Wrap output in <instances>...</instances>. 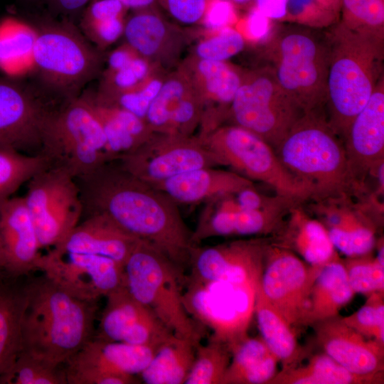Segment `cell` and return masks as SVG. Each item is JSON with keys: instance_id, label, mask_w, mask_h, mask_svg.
I'll use <instances>...</instances> for the list:
<instances>
[{"instance_id": "6da1fadb", "label": "cell", "mask_w": 384, "mask_h": 384, "mask_svg": "<svg viewBox=\"0 0 384 384\" xmlns=\"http://www.w3.org/2000/svg\"><path fill=\"white\" fill-rule=\"evenodd\" d=\"M75 180L82 204V219L103 215L159 250L182 272L189 265L194 247L192 231L178 205L166 194L124 170L116 161Z\"/></svg>"}, {"instance_id": "7a4b0ae2", "label": "cell", "mask_w": 384, "mask_h": 384, "mask_svg": "<svg viewBox=\"0 0 384 384\" xmlns=\"http://www.w3.org/2000/svg\"><path fill=\"white\" fill-rule=\"evenodd\" d=\"M28 277L21 351L65 364L93 338L97 302L73 296L45 274Z\"/></svg>"}, {"instance_id": "3957f363", "label": "cell", "mask_w": 384, "mask_h": 384, "mask_svg": "<svg viewBox=\"0 0 384 384\" xmlns=\"http://www.w3.org/2000/svg\"><path fill=\"white\" fill-rule=\"evenodd\" d=\"M275 152L284 166L311 191V201L356 196L343 141L321 108L304 113Z\"/></svg>"}, {"instance_id": "277c9868", "label": "cell", "mask_w": 384, "mask_h": 384, "mask_svg": "<svg viewBox=\"0 0 384 384\" xmlns=\"http://www.w3.org/2000/svg\"><path fill=\"white\" fill-rule=\"evenodd\" d=\"M326 118L343 141L381 79L382 40L341 25L329 48Z\"/></svg>"}, {"instance_id": "5b68a950", "label": "cell", "mask_w": 384, "mask_h": 384, "mask_svg": "<svg viewBox=\"0 0 384 384\" xmlns=\"http://www.w3.org/2000/svg\"><path fill=\"white\" fill-rule=\"evenodd\" d=\"M126 287L178 337L196 346L205 336L203 325L192 318L183 301V272L165 255L139 240L124 266Z\"/></svg>"}, {"instance_id": "8992f818", "label": "cell", "mask_w": 384, "mask_h": 384, "mask_svg": "<svg viewBox=\"0 0 384 384\" xmlns=\"http://www.w3.org/2000/svg\"><path fill=\"white\" fill-rule=\"evenodd\" d=\"M34 26L33 70L59 104L77 97L100 74L101 51L72 21L46 19Z\"/></svg>"}, {"instance_id": "52a82bcc", "label": "cell", "mask_w": 384, "mask_h": 384, "mask_svg": "<svg viewBox=\"0 0 384 384\" xmlns=\"http://www.w3.org/2000/svg\"><path fill=\"white\" fill-rule=\"evenodd\" d=\"M106 140L89 92L53 106L41 131L40 154L75 178L109 162Z\"/></svg>"}, {"instance_id": "ba28073f", "label": "cell", "mask_w": 384, "mask_h": 384, "mask_svg": "<svg viewBox=\"0 0 384 384\" xmlns=\"http://www.w3.org/2000/svg\"><path fill=\"white\" fill-rule=\"evenodd\" d=\"M198 138L220 166L262 182L297 203L311 200V191L284 166L274 149L252 132L233 124H222Z\"/></svg>"}, {"instance_id": "9c48e42d", "label": "cell", "mask_w": 384, "mask_h": 384, "mask_svg": "<svg viewBox=\"0 0 384 384\" xmlns=\"http://www.w3.org/2000/svg\"><path fill=\"white\" fill-rule=\"evenodd\" d=\"M303 114L283 91L274 72L262 69L242 75L228 119L262 138L275 151Z\"/></svg>"}, {"instance_id": "30bf717a", "label": "cell", "mask_w": 384, "mask_h": 384, "mask_svg": "<svg viewBox=\"0 0 384 384\" xmlns=\"http://www.w3.org/2000/svg\"><path fill=\"white\" fill-rule=\"evenodd\" d=\"M275 78L287 95L304 112L325 105L329 48L311 34L293 31L275 45Z\"/></svg>"}, {"instance_id": "8fae6325", "label": "cell", "mask_w": 384, "mask_h": 384, "mask_svg": "<svg viewBox=\"0 0 384 384\" xmlns=\"http://www.w3.org/2000/svg\"><path fill=\"white\" fill-rule=\"evenodd\" d=\"M260 282H198L186 278L184 304L195 319L213 331L210 338L225 343L230 349L247 336Z\"/></svg>"}, {"instance_id": "7c38bea8", "label": "cell", "mask_w": 384, "mask_h": 384, "mask_svg": "<svg viewBox=\"0 0 384 384\" xmlns=\"http://www.w3.org/2000/svg\"><path fill=\"white\" fill-rule=\"evenodd\" d=\"M27 183L24 200L41 247H53L82 219V204L76 180L60 169L48 166Z\"/></svg>"}, {"instance_id": "4fadbf2b", "label": "cell", "mask_w": 384, "mask_h": 384, "mask_svg": "<svg viewBox=\"0 0 384 384\" xmlns=\"http://www.w3.org/2000/svg\"><path fill=\"white\" fill-rule=\"evenodd\" d=\"M116 161L124 170L150 184L202 167L220 166L215 154L197 136L153 133Z\"/></svg>"}, {"instance_id": "5bb4252c", "label": "cell", "mask_w": 384, "mask_h": 384, "mask_svg": "<svg viewBox=\"0 0 384 384\" xmlns=\"http://www.w3.org/2000/svg\"><path fill=\"white\" fill-rule=\"evenodd\" d=\"M321 267L307 264L287 248L267 243L259 291L292 326L305 325Z\"/></svg>"}, {"instance_id": "9a60e30c", "label": "cell", "mask_w": 384, "mask_h": 384, "mask_svg": "<svg viewBox=\"0 0 384 384\" xmlns=\"http://www.w3.org/2000/svg\"><path fill=\"white\" fill-rule=\"evenodd\" d=\"M159 348L92 338L68 359V384H136Z\"/></svg>"}, {"instance_id": "2e32d148", "label": "cell", "mask_w": 384, "mask_h": 384, "mask_svg": "<svg viewBox=\"0 0 384 384\" xmlns=\"http://www.w3.org/2000/svg\"><path fill=\"white\" fill-rule=\"evenodd\" d=\"M38 270L73 296L97 302L126 287L124 266L112 258L81 253L42 255Z\"/></svg>"}, {"instance_id": "e0dca14e", "label": "cell", "mask_w": 384, "mask_h": 384, "mask_svg": "<svg viewBox=\"0 0 384 384\" xmlns=\"http://www.w3.org/2000/svg\"><path fill=\"white\" fill-rule=\"evenodd\" d=\"M53 106L15 79L0 75V147L40 154L43 124Z\"/></svg>"}, {"instance_id": "ac0fdd59", "label": "cell", "mask_w": 384, "mask_h": 384, "mask_svg": "<svg viewBox=\"0 0 384 384\" xmlns=\"http://www.w3.org/2000/svg\"><path fill=\"white\" fill-rule=\"evenodd\" d=\"M267 242L260 239L240 240L215 246H194L191 252V274L198 282L243 284L260 280Z\"/></svg>"}, {"instance_id": "d6986e66", "label": "cell", "mask_w": 384, "mask_h": 384, "mask_svg": "<svg viewBox=\"0 0 384 384\" xmlns=\"http://www.w3.org/2000/svg\"><path fill=\"white\" fill-rule=\"evenodd\" d=\"M95 329V338L159 348L172 335L156 315L126 287L110 294Z\"/></svg>"}, {"instance_id": "ffe728a7", "label": "cell", "mask_w": 384, "mask_h": 384, "mask_svg": "<svg viewBox=\"0 0 384 384\" xmlns=\"http://www.w3.org/2000/svg\"><path fill=\"white\" fill-rule=\"evenodd\" d=\"M349 171L358 193L384 161V86L378 82L369 100L353 120L343 141Z\"/></svg>"}, {"instance_id": "44dd1931", "label": "cell", "mask_w": 384, "mask_h": 384, "mask_svg": "<svg viewBox=\"0 0 384 384\" xmlns=\"http://www.w3.org/2000/svg\"><path fill=\"white\" fill-rule=\"evenodd\" d=\"M123 36L124 43L140 56L167 72L178 66L191 38L154 7L134 11L125 20Z\"/></svg>"}, {"instance_id": "7402d4cb", "label": "cell", "mask_w": 384, "mask_h": 384, "mask_svg": "<svg viewBox=\"0 0 384 384\" xmlns=\"http://www.w3.org/2000/svg\"><path fill=\"white\" fill-rule=\"evenodd\" d=\"M200 96L203 113L198 137H203L228 119L242 75L225 61L204 60L191 55L178 66Z\"/></svg>"}, {"instance_id": "603a6c76", "label": "cell", "mask_w": 384, "mask_h": 384, "mask_svg": "<svg viewBox=\"0 0 384 384\" xmlns=\"http://www.w3.org/2000/svg\"><path fill=\"white\" fill-rule=\"evenodd\" d=\"M314 324L317 341L325 353L370 383H380L384 345L361 334L338 316Z\"/></svg>"}, {"instance_id": "cb8c5ba5", "label": "cell", "mask_w": 384, "mask_h": 384, "mask_svg": "<svg viewBox=\"0 0 384 384\" xmlns=\"http://www.w3.org/2000/svg\"><path fill=\"white\" fill-rule=\"evenodd\" d=\"M0 237L6 274L20 278L38 270L41 247L24 197H11L0 206Z\"/></svg>"}, {"instance_id": "d4e9b609", "label": "cell", "mask_w": 384, "mask_h": 384, "mask_svg": "<svg viewBox=\"0 0 384 384\" xmlns=\"http://www.w3.org/2000/svg\"><path fill=\"white\" fill-rule=\"evenodd\" d=\"M139 240H141L128 234L107 218L96 215L82 218L65 238L51 250L58 253L72 252L105 256L124 266Z\"/></svg>"}, {"instance_id": "484cf974", "label": "cell", "mask_w": 384, "mask_h": 384, "mask_svg": "<svg viewBox=\"0 0 384 384\" xmlns=\"http://www.w3.org/2000/svg\"><path fill=\"white\" fill-rule=\"evenodd\" d=\"M275 233L274 244L294 250L310 265L320 267L338 257L327 229L308 214L303 203L289 208Z\"/></svg>"}, {"instance_id": "4316f807", "label": "cell", "mask_w": 384, "mask_h": 384, "mask_svg": "<svg viewBox=\"0 0 384 384\" xmlns=\"http://www.w3.org/2000/svg\"><path fill=\"white\" fill-rule=\"evenodd\" d=\"M151 185L177 205H188L206 202L254 184L252 181L234 171L202 167Z\"/></svg>"}, {"instance_id": "83f0119b", "label": "cell", "mask_w": 384, "mask_h": 384, "mask_svg": "<svg viewBox=\"0 0 384 384\" xmlns=\"http://www.w3.org/2000/svg\"><path fill=\"white\" fill-rule=\"evenodd\" d=\"M291 208V207H290ZM290 208L239 211L202 210L192 231L194 246L218 236H248L275 233Z\"/></svg>"}, {"instance_id": "f1b7e54d", "label": "cell", "mask_w": 384, "mask_h": 384, "mask_svg": "<svg viewBox=\"0 0 384 384\" xmlns=\"http://www.w3.org/2000/svg\"><path fill=\"white\" fill-rule=\"evenodd\" d=\"M0 277V383L22 348V323L27 304L26 279Z\"/></svg>"}, {"instance_id": "f546056e", "label": "cell", "mask_w": 384, "mask_h": 384, "mask_svg": "<svg viewBox=\"0 0 384 384\" xmlns=\"http://www.w3.org/2000/svg\"><path fill=\"white\" fill-rule=\"evenodd\" d=\"M89 94L105 137L109 162L135 149L154 133L144 119L121 107L100 103Z\"/></svg>"}, {"instance_id": "4dcf8cb0", "label": "cell", "mask_w": 384, "mask_h": 384, "mask_svg": "<svg viewBox=\"0 0 384 384\" xmlns=\"http://www.w3.org/2000/svg\"><path fill=\"white\" fill-rule=\"evenodd\" d=\"M343 262L337 257L321 266L314 281L305 325L337 316L353 298Z\"/></svg>"}, {"instance_id": "1f68e13d", "label": "cell", "mask_w": 384, "mask_h": 384, "mask_svg": "<svg viewBox=\"0 0 384 384\" xmlns=\"http://www.w3.org/2000/svg\"><path fill=\"white\" fill-rule=\"evenodd\" d=\"M230 351L233 358L222 384L270 383L276 375L279 361L262 338L246 336Z\"/></svg>"}, {"instance_id": "d6a6232c", "label": "cell", "mask_w": 384, "mask_h": 384, "mask_svg": "<svg viewBox=\"0 0 384 384\" xmlns=\"http://www.w3.org/2000/svg\"><path fill=\"white\" fill-rule=\"evenodd\" d=\"M259 287V286H258ZM255 313L262 338L282 364V369L297 366L305 353L287 321L262 297L257 288Z\"/></svg>"}, {"instance_id": "836d02e7", "label": "cell", "mask_w": 384, "mask_h": 384, "mask_svg": "<svg viewBox=\"0 0 384 384\" xmlns=\"http://www.w3.org/2000/svg\"><path fill=\"white\" fill-rule=\"evenodd\" d=\"M196 346L172 335L162 343L139 374L146 384H183L192 368Z\"/></svg>"}, {"instance_id": "e575fe53", "label": "cell", "mask_w": 384, "mask_h": 384, "mask_svg": "<svg viewBox=\"0 0 384 384\" xmlns=\"http://www.w3.org/2000/svg\"><path fill=\"white\" fill-rule=\"evenodd\" d=\"M36 39L34 26L12 17L0 21V69L9 76L33 70Z\"/></svg>"}, {"instance_id": "d590c367", "label": "cell", "mask_w": 384, "mask_h": 384, "mask_svg": "<svg viewBox=\"0 0 384 384\" xmlns=\"http://www.w3.org/2000/svg\"><path fill=\"white\" fill-rule=\"evenodd\" d=\"M270 383L360 384L370 383L336 362L326 353L314 356L305 366L282 369Z\"/></svg>"}, {"instance_id": "8d00e7d4", "label": "cell", "mask_w": 384, "mask_h": 384, "mask_svg": "<svg viewBox=\"0 0 384 384\" xmlns=\"http://www.w3.org/2000/svg\"><path fill=\"white\" fill-rule=\"evenodd\" d=\"M191 86L189 78L180 68L167 74L144 118L154 133L168 134L171 117Z\"/></svg>"}, {"instance_id": "74e56055", "label": "cell", "mask_w": 384, "mask_h": 384, "mask_svg": "<svg viewBox=\"0 0 384 384\" xmlns=\"http://www.w3.org/2000/svg\"><path fill=\"white\" fill-rule=\"evenodd\" d=\"M48 166L41 154L0 147V206L36 173Z\"/></svg>"}, {"instance_id": "f35d334b", "label": "cell", "mask_w": 384, "mask_h": 384, "mask_svg": "<svg viewBox=\"0 0 384 384\" xmlns=\"http://www.w3.org/2000/svg\"><path fill=\"white\" fill-rule=\"evenodd\" d=\"M160 70L138 55L119 70L102 72L98 90L92 96L99 102H108L119 94L139 87Z\"/></svg>"}, {"instance_id": "ab89813d", "label": "cell", "mask_w": 384, "mask_h": 384, "mask_svg": "<svg viewBox=\"0 0 384 384\" xmlns=\"http://www.w3.org/2000/svg\"><path fill=\"white\" fill-rule=\"evenodd\" d=\"M0 384H68L64 364L19 352Z\"/></svg>"}, {"instance_id": "60d3db41", "label": "cell", "mask_w": 384, "mask_h": 384, "mask_svg": "<svg viewBox=\"0 0 384 384\" xmlns=\"http://www.w3.org/2000/svg\"><path fill=\"white\" fill-rule=\"evenodd\" d=\"M228 346L218 340L210 338L206 345L196 348L192 368L184 384H222L230 362Z\"/></svg>"}, {"instance_id": "b9f144b4", "label": "cell", "mask_w": 384, "mask_h": 384, "mask_svg": "<svg viewBox=\"0 0 384 384\" xmlns=\"http://www.w3.org/2000/svg\"><path fill=\"white\" fill-rule=\"evenodd\" d=\"M203 210L208 211H239L277 208H290L297 204L283 196H267L257 191L254 185L233 193L221 195L206 202Z\"/></svg>"}, {"instance_id": "7bdbcfd3", "label": "cell", "mask_w": 384, "mask_h": 384, "mask_svg": "<svg viewBox=\"0 0 384 384\" xmlns=\"http://www.w3.org/2000/svg\"><path fill=\"white\" fill-rule=\"evenodd\" d=\"M344 27L382 40L384 28L383 0H341Z\"/></svg>"}, {"instance_id": "ee69618b", "label": "cell", "mask_w": 384, "mask_h": 384, "mask_svg": "<svg viewBox=\"0 0 384 384\" xmlns=\"http://www.w3.org/2000/svg\"><path fill=\"white\" fill-rule=\"evenodd\" d=\"M245 39L236 29L227 26L209 32L194 46L192 55L196 58L225 61L243 50Z\"/></svg>"}, {"instance_id": "f6af8a7d", "label": "cell", "mask_w": 384, "mask_h": 384, "mask_svg": "<svg viewBox=\"0 0 384 384\" xmlns=\"http://www.w3.org/2000/svg\"><path fill=\"white\" fill-rule=\"evenodd\" d=\"M343 262L349 284L355 293L383 292L384 266L367 255L349 257Z\"/></svg>"}, {"instance_id": "bcb514c9", "label": "cell", "mask_w": 384, "mask_h": 384, "mask_svg": "<svg viewBox=\"0 0 384 384\" xmlns=\"http://www.w3.org/2000/svg\"><path fill=\"white\" fill-rule=\"evenodd\" d=\"M368 302L343 321L364 336L384 345V306L381 292L370 294Z\"/></svg>"}, {"instance_id": "7dc6e473", "label": "cell", "mask_w": 384, "mask_h": 384, "mask_svg": "<svg viewBox=\"0 0 384 384\" xmlns=\"http://www.w3.org/2000/svg\"><path fill=\"white\" fill-rule=\"evenodd\" d=\"M169 73L160 70L139 87L119 94L108 102L100 103L121 107L144 119L150 104Z\"/></svg>"}, {"instance_id": "c3c4849f", "label": "cell", "mask_w": 384, "mask_h": 384, "mask_svg": "<svg viewBox=\"0 0 384 384\" xmlns=\"http://www.w3.org/2000/svg\"><path fill=\"white\" fill-rule=\"evenodd\" d=\"M327 231L335 249L348 257L368 255L376 243L375 228L372 225L346 230L328 228Z\"/></svg>"}, {"instance_id": "681fc988", "label": "cell", "mask_w": 384, "mask_h": 384, "mask_svg": "<svg viewBox=\"0 0 384 384\" xmlns=\"http://www.w3.org/2000/svg\"><path fill=\"white\" fill-rule=\"evenodd\" d=\"M341 8V0H288L287 16L301 23L331 21Z\"/></svg>"}, {"instance_id": "f907efd6", "label": "cell", "mask_w": 384, "mask_h": 384, "mask_svg": "<svg viewBox=\"0 0 384 384\" xmlns=\"http://www.w3.org/2000/svg\"><path fill=\"white\" fill-rule=\"evenodd\" d=\"M125 17H117L80 23L79 28L85 38L102 51L123 36Z\"/></svg>"}, {"instance_id": "816d5d0a", "label": "cell", "mask_w": 384, "mask_h": 384, "mask_svg": "<svg viewBox=\"0 0 384 384\" xmlns=\"http://www.w3.org/2000/svg\"><path fill=\"white\" fill-rule=\"evenodd\" d=\"M208 0H157V3L179 25L201 23Z\"/></svg>"}, {"instance_id": "f5cc1de1", "label": "cell", "mask_w": 384, "mask_h": 384, "mask_svg": "<svg viewBox=\"0 0 384 384\" xmlns=\"http://www.w3.org/2000/svg\"><path fill=\"white\" fill-rule=\"evenodd\" d=\"M230 0H208L201 23L209 32L229 26L235 19Z\"/></svg>"}, {"instance_id": "db71d44e", "label": "cell", "mask_w": 384, "mask_h": 384, "mask_svg": "<svg viewBox=\"0 0 384 384\" xmlns=\"http://www.w3.org/2000/svg\"><path fill=\"white\" fill-rule=\"evenodd\" d=\"M50 10L73 21V18L81 16L91 0H45Z\"/></svg>"}, {"instance_id": "11a10c76", "label": "cell", "mask_w": 384, "mask_h": 384, "mask_svg": "<svg viewBox=\"0 0 384 384\" xmlns=\"http://www.w3.org/2000/svg\"><path fill=\"white\" fill-rule=\"evenodd\" d=\"M269 19L257 7L252 9L245 23V28L249 37L254 40H260L265 38L270 28Z\"/></svg>"}, {"instance_id": "9f6ffc18", "label": "cell", "mask_w": 384, "mask_h": 384, "mask_svg": "<svg viewBox=\"0 0 384 384\" xmlns=\"http://www.w3.org/2000/svg\"><path fill=\"white\" fill-rule=\"evenodd\" d=\"M139 54L127 43L118 46L109 54L103 72H113L129 64Z\"/></svg>"}, {"instance_id": "6f0895ef", "label": "cell", "mask_w": 384, "mask_h": 384, "mask_svg": "<svg viewBox=\"0 0 384 384\" xmlns=\"http://www.w3.org/2000/svg\"><path fill=\"white\" fill-rule=\"evenodd\" d=\"M288 0H256L257 8L269 18L282 19L287 16Z\"/></svg>"}, {"instance_id": "680465c9", "label": "cell", "mask_w": 384, "mask_h": 384, "mask_svg": "<svg viewBox=\"0 0 384 384\" xmlns=\"http://www.w3.org/2000/svg\"><path fill=\"white\" fill-rule=\"evenodd\" d=\"M120 1L128 10L132 9L133 11L149 9L154 7L157 0H118Z\"/></svg>"}, {"instance_id": "91938a15", "label": "cell", "mask_w": 384, "mask_h": 384, "mask_svg": "<svg viewBox=\"0 0 384 384\" xmlns=\"http://www.w3.org/2000/svg\"><path fill=\"white\" fill-rule=\"evenodd\" d=\"M5 273V255L2 242L0 237V277Z\"/></svg>"}, {"instance_id": "94428289", "label": "cell", "mask_w": 384, "mask_h": 384, "mask_svg": "<svg viewBox=\"0 0 384 384\" xmlns=\"http://www.w3.org/2000/svg\"><path fill=\"white\" fill-rule=\"evenodd\" d=\"M383 244L380 245V247H379V249H378V254H377V257H376V259L378 261V262L384 266V259H383Z\"/></svg>"}, {"instance_id": "6125c7cd", "label": "cell", "mask_w": 384, "mask_h": 384, "mask_svg": "<svg viewBox=\"0 0 384 384\" xmlns=\"http://www.w3.org/2000/svg\"><path fill=\"white\" fill-rule=\"evenodd\" d=\"M231 1L235 2L237 4H245L248 0H230Z\"/></svg>"}, {"instance_id": "be15d7a7", "label": "cell", "mask_w": 384, "mask_h": 384, "mask_svg": "<svg viewBox=\"0 0 384 384\" xmlns=\"http://www.w3.org/2000/svg\"><path fill=\"white\" fill-rule=\"evenodd\" d=\"M22 1H26V2H35L38 0H22Z\"/></svg>"}]
</instances>
